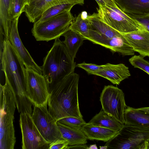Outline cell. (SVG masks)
Wrapping results in <instances>:
<instances>
[{
  "label": "cell",
  "instance_id": "cell-16",
  "mask_svg": "<svg viewBox=\"0 0 149 149\" xmlns=\"http://www.w3.org/2000/svg\"><path fill=\"white\" fill-rule=\"evenodd\" d=\"M103 65V69L93 74L105 78L113 84L119 85L122 81L131 76L129 68L123 64H113L108 63Z\"/></svg>",
  "mask_w": 149,
  "mask_h": 149
},
{
  "label": "cell",
  "instance_id": "cell-26",
  "mask_svg": "<svg viewBox=\"0 0 149 149\" xmlns=\"http://www.w3.org/2000/svg\"><path fill=\"white\" fill-rule=\"evenodd\" d=\"M75 5L72 3H66L53 6L45 11L39 19L34 23L38 24L62 13L70 11Z\"/></svg>",
  "mask_w": 149,
  "mask_h": 149
},
{
  "label": "cell",
  "instance_id": "cell-32",
  "mask_svg": "<svg viewBox=\"0 0 149 149\" xmlns=\"http://www.w3.org/2000/svg\"><path fill=\"white\" fill-rule=\"evenodd\" d=\"M135 19L141 25L145 30L149 32V15Z\"/></svg>",
  "mask_w": 149,
  "mask_h": 149
},
{
  "label": "cell",
  "instance_id": "cell-18",
  "mask_svg": "<svg viewBox=\"0 0 149 149\" xmlns=\"http://www.w3.org/2000/svg\"><path fill=\"white\" fill-rule=\"evenodd\" d=\"M82 130L87 139L107 142L118 133L112 130L86 123L82 127Z\"/></svg>",
  "mask_w": 149,
  "mask_h": 149
},
{
  "label": "cell",
  "instance_id": "cell-8",
  "mask_svg": "<svg viewBox=\"0 0 149 149\" xmlns=\"http://www.w3.org/2000/svg\"><path fill=\"white\" fill-rule=\"evenodd\" d=\"M47 106V103L42 105L34 106L31 116L42 136L50 143L63 138L57 120L49 112Z\"/></svg>",
  "mask_w": 149,
  "mask_h": 149
},
{
  "label": "cell",
  "instance_id": "cell-25",
  "mask_svg": "<svg viewBox=\"0 0 149 149\" xmlns=\"http://www.w3.org/2000/svg\"><path fill=\"white\" fill-rule=\"evenodd\" d=\"M10 0H0V34L8 40L11 21L9 15Z\"/></svg>",
  "mask_w": 149,
  "mask_h": 149
},
{
  "label": "cell",
  "instance_id": "cell-1",
  "mask_svg": "<svg viewBox=\"0 0 149 149\" xmlns=\"http://www.w3.org/2000/svg\"><path fill=\"white\" fill-rule=\"evenodd\" d=\"M0 57L5 82L10 85L15 94L18 112L31 114L33 104L26 93V68L8 40L4 39L1 43Z\"/></svg>",
  "mask_w": 149,
  "mask_h": 149
},
{
  "label": "cell",
  "instance_id": "cell-19",
  "mask_svg": "<svg viewBox=\"0 0 149 149\" xmlns=\"http://www.w3.org/2000/svg\"><path fill=\"white\" fill-rule=\"evenodd\" d=\"M124 124L149 127V113L127 106L124 112Z\"/></svg>",
  "mask_w": 149,
  "mask_h": 149
},
{
  "label": "cell",
  "instance_id": "cell-4",
  "mask_svg": "<svg viewBox=\"0 0 149 149\" xmlns=\"http://www.w3.org/2000/svg\"><path fill=\"white\" fill-rule=\"evenodd\" d=\"M0 149H13L16 137L13 124L17 108L15 96L11 87L5 82L0 84Z\"/></svg>",
  "mask_w": 149,
  "mask_h": 149
},
{
  "label": "cell",
  "instance_id": "cell-9",
  "mask_svg": "<svg viewBox=\"0 0 149 149\" xmlns=\"http://www.w3.org/2000/svg\"><path fill=\"white\" fill-rule=\"evenodd\" d=\"M19 123L22 134V149H49L50 143L40 134L31 114L28 112L20 113Z\"/></svg>",
  "mask_w": 149,
  "mask_h": 149
},
{
  "label": "cell",
  "instance_id": "cell-29",
  "mask_svg": "<svg viewBox=\"0 0 149 149\" xmlns=\"http://www.w3.org/2000/svg\"><path fill=\"white\" fill-rule=\"evenodd\" d=\"M134 68L142 70L149 75V62L139 55H134L129 60Z\"/></svg>",
  "mask_w": 149,
  "mask_h": 149
},
{
  "label": "cell",
  "instance_id": "cell-21",
  "mask_svg": "<svg viewBox=\"0 0 149 149\" xmlns=\"http://www.w3.org/2000/svg\"><path fill=\"white\" fill-rule=\"evenodd\" d=\"M63 139L67 140L69 146L86 144L87 139L81 130L71 128L57 122Z\"/></svg>",
  "mask_w": 149,
  "mask_h": 149
},
{
  "label": "cell",
  "instance_id": "cell-28",
  "mask_svg": "<svg viewBox=\"0 0 149 149\" xmlns=\"http://www.w3.org/2000/svg\"><path fill=\"white\" fill-rule=\"evenodd\" d=\"M57 122L67 126L71 128L77 130H81L86 123L83 119L73 117H68L59 119Z\"/></svg>",
  "mask_w": 149,
  "mask_h": 149
},
{
  "label": "cell",
  "instance_id": "cell-27",
  "mask_svg": "<svg viewBox=\"0 0 149 149\" xmlns=\"http://www.w3.org/2000/svg\"><path fill=\"white\" fill-rule=\"evenodd\" d=\"M26 4V0H10L9 15L11 21L19 17L24 12Z\"/></svg>",
  "mask_w": 149,
  "mask_h": 149
},
{
  "label": "cell",
  "instance_id": "cell-38",
  "mask_svg": "<svg viewBox=\"0 0 149 149\" xmlns=\"http://www.w3.org/2000/svg\"><path fill=\"white\" fill-rule=\"evenodd\" d=\"M107 148H108V147L105 145L104 146H100V149H107Z\"/></svg>",
  "mask_w": 149,
  "mask_h": 149
},
{
  "label": "cell",
  "instance_id": "cell-22",
  "mask_svg": "<svg viewBox=\"0 0 149 149\" xmlns=\"http://www.w3.org/2000/svg\"><path fill=\"white\" fill-rule=\"evenodd\" d=\"M63 36L65 38L63 42L72 59L74 61L79 48L85 39L80 34L71 30H68Z\"/></svg>",
  "mask_w": 149,
  "mask_h": 149
},
{
  "label": "cell",
  "instance_id": "cell-37",
  "mask_svg": "<svg viewBox=\"0 0 149 149\" xmlns=\"http://www.w3.org/2000/svg\"><path fill=\"white\" fill-rule=\"evenodd\" d=\"M97 3L104 4L105 3L102 0H95Z\"/></svg>",
  "mask_w": 149,
  "mask_h": 149
},
{
  "label": "cell",
  "instance_id": "cell-6",
  "mask_svg": "<svg viewBox=\"0 0 149 149\" xmlns=\"http://www.w3.org/2000/svg\"><path fill=\"white\" fill-rule=\"evenodd\" d=\"M97 13L100 19L121 33L145 29L135 19L123 11L118 6L97 4Z\"/></svg>",
  "mask_w": 149,
  "mask_h": 149
},
{
  "label": "cell",
  "instance_id": "cell-14",
  "mask_svg": "<svg viewBox=\"0 0 149 149\" xmlns=\"http://www.w3.org/2000/svg\"><path fill=\"white\" fill-rule=\"evenodd\" d=\"M118 134L128 141L133 149H142L144 143L149 139V127L124 124Z\"/></svg>",
  "mask_w": 149,
  "mask_h": 149
},
{
  "label": "cell",
  "instance_id": "cell-3",
  "mask_svg": "<svg viewBox=\"0 0 149 149\" xmlns=\"http://www.w3.org/2000/svg\"><path fill=\"white\" fill-rule=\"evenodd\" d=\"M76 63L63 41L59 38L55 39L52 47L44 59L41 67L49 92L57 82L74 72Z\"/></svg>",
  "mask_w": 149,
  "mask_h": 149
},
{
  "label": "cell",
  "instance_id": "cell-31",
  "mask_svg": "<svg viewBox=\"0 0 149 149\" xmlns=\"http://www.w3.org/2000/svg\"><path fill=\"white\" fill-rule=\"evenodd\" d=\"M68 146V141L62 139L56 140L51 143L49 149H67Z\"/></svg>",
  "mask_w": 149,
  "mask_h": 149
},
{
  "label": "cell",
  "instance_id": "cell-5",
  "mask_svg": "<svg viewBox=\"0 0 149 149\" xmlns=\"http://www.w3.org/2000/svg\"><path fill=\"white\" fill-rule=\"evenodd\" d=\"M74 18L70 11L54 16L42 22L34 23L31 32L37 41H46L59 38L66 31Z\"/></svg>",
  "mask_w": 149,
  "mask_h": 149
},
{
  "label": "cell",
  "instance_id": "cell-17",
  "mask_svg": "<svg viewBox=\"0 0 149 149\" xmlns=\"http://www.w3.org/2000/svg\"><path fill=\"white\" fill-rule=\"evenodd\" d=\"M133 48L143 57H149V32L145 29L121 33Z\"/></svg>",
  "mask_w": 149,
  "mask_h": 149
},
{
  "label": "cell",
  "instance_id": "cell-2",
  "mask_svg": "<svg viewBox=\"0 0 149 149\" xmlns=\"http://www.w3.org/2000/svg\"><path fill=\"white\" fill-rule=\"evenodd\" d=\"M79 78V74L71 73L56 84L49 91L48 110L57 121L68 117L83 119L78 101Z\"/></svg>",
  "mask_w": 149,
  "mask_h": 149
},
{
  "label": "cell",
  "instance_id": "cell-10",
  "mask_svg": "<svg viewBox=\"0 0 149 149\" xmlns=\"http://www.w3.org/2000/svg\"><path fill=\"white\" fill-rule=\"evenodd\" d=\"M26 70L27 96L33 106L47 103L49 93L45 77L32 68H26Z\"/></svg>",
  "mask_w": 149,
  "mask_h": 149
},
{
  "label": "cell",
  "instance_id": "cell-36",
  "mask_svg": "<svg viewBox=\"0 0 149 149\" xmlns=\"http://www.w3.org/2000/svg\"><path fill=\"white\" fill-rule=\"evenodd\" d=\"M97 149L98 148L96 144H93L90 145L87 148V149Z\"/></svg>",
  "mask_w": 149,
  "mask_h": 149
},
{
  "label": "cell",
  "instance_id": "cell-24",
  "mask_svg": "<svg viewBox=\"0 0 149 149\" xmlns=\"http://www.w3.org/2000/svg\"><path fill=\"white\" fill-rule=\"evenodd\" d=\"M87 14L85 11L79 13L70 25L69 30H71L81 35L87 40L90 37V31L91 26L87 17Z\"/></svg>",
  "mask_w": 149,
  "mask_h": 149
},
{
  "label": "cell",
  "instance_id": "cell-39",
  "mask_svg": "<svg viewBox=\"0 0 149 149\" xmlns=\"http://www.w3.org/2000/svg\"><path fill=\"white\" fill-rule=\"evenodd\" d=\"M31 0H26V3Z\"/></svg>",
  "mask_w": 149,
  "mask_h": 149
},
{
  "label": "cell",
  "instance_id": "cell-13",
  "mask_svg": "<svg viewBox=\"0 0 149 149\" xmlns=\"http://www.w3.org/2000/svg\"><path fill=\"white\" fill-rule=\"evenodd\" d=\"M84 1V0H31L26 3L24 12L29 21L34 23L45 11L53 6L66 3L82 5Z\"/></svg>",
  "mask_w": 149,
  "mask_h": 149
},
{
  "label": "cell",
  "instance_id": "cell-20",
  "mask_svg": "<svg viewBox=\"0 0 149 149\" xmlns=\"http://www.w3.org/2000/svg\"><path fill=\"white\" fill-rule=\"evenodd\" d=\"M92 125L104 127L118 132L123 127L121 124L102 109L88 123Z\"/></svg>",
  "mask_w": 149,
  "mask_h": 149
},
{
  "label": "cell",
  "instance_id": "cell-35",
  "mask_svg": "<svg viewBox=\"0 0 149 149\" xmlns=\"http://www.w3.org/2000/svg\"><path fill=\"white\" fill-rule=\"evenodd\" d=\"M138 109L146 113H149V107H142Z\"/></svg>",
  "mask_w": 149,
  "mask_h": 149
},
{
  "label": "cell",
  "instance_id": "cell-34",
  "mask_svg": "<svg viewBox=\"0 0 149 149\" xmlns=\"http://www.w3.org/2000/svg\"><path fill=\"white\" fill-rule=\"evenodd\" d=\"M106 4L112 6H116L117 5L112 0H102Z\"/></svg>",
  "mask_w": 149,
  "mask_h": 149
},
{
  "label": "cell",
  "instance_id": "cell-12",
  "mask_svg": "<svg viewBox=\"0 0 149 149\" xmlns=\"http://www.w3.org/2000/svg\"><path fill=\"white\" fill-rule=\"evenodd\" d=\"M19 17H17L11 20L8 40L25 68H32L42 74L41 67L36 63L20 39L17 27Z\"/></svg>",
  "mask_w": 149,
  "mask_h": 149
},
{
  "label": "cell",
  "instance_id": "cell-40",
  "mask_svg": "<svg viewBox=\"0 0 149 149\" xmlns=\"http://www.w3.org/2000/svg\"><path fill=\"white\" fill-rule=\"evenodd\" d=\"M113 0V1H114V0Z\"/></svg>",
  "mask_w": 149,
  "mask_h": 149
},
{
  "label": "cell",
  "instance_id": "cell-15",
  "mask_svg": "<svg viewBox=\"0 0 149 149\" xmlns=\"http://www.w3.org/2000/svg\"><path fill=\"white\" fill-rule=\"evenodd\" d=\"M123 12L134 19L149 15V0H114Z\"/></svg>",
  "mask_w": 149,
  "mask_h": 149
},
{
  "label": "cell",
  "instance_id": "cell-7",
  "mask_svg": "<svg viewBox=\"0 0 149 149\" xmlns=\"http://www.w3.org/2000/svg\"><path fill=\"white\" fill-rule=\"evenodd\" d=\"M122 90L112 85L105 86L100 101L102 110L122 125L125 123L124 112L127 107Z\"/></svg>",
  "mask_w": 149,
  "mask_h": 149
},
{
  "label": "cell",
  "instance_id": "cell-33",
  "mask_svg": "<svg viewBox=\"0 0 149 149\" xmlns=\"http://www.w3.org/2000/svg\"><path fill=\"white\" fill-rule=\"evenodd\" d=\"M88 146L85 144H78L72 146H68L67 149H87Z\"/></svg>",
  "mask_w": 149,
  "mask_h": 149
},
{
  "label": "cell",
  "instance_id": "cell-23",
  "mask_svg": "<svg viewBox=\"0 0 149 149\" xmlns=\"http://www.w3.org/2000/svg\"><path fill=\"white\" fill-rule=\"evenodd\" d=\"M87 17L92 28L97 31L104 37L111 38L121 33L102 21L97 13L88 15Z\"/></svg>",
  "mask_w": 149,
  "mask_h": 149
},
{
  "label": "cell",
  "instance_id": "cell-11",
  "mask_svg": "<svg viewBox=\"0 0 149 149\" xmlns=\"http://www.w3.org/2000/svg\"><path fill=\"white\" fill-rule=\"evenodd\" d=\"M87 40L109 49L113 53L117 52L123 56L134 54L133 48L121 33L111 38H105L91 27Z\"/></svg>",
  "mask_w": 149,
  "mask_h": 149
},
{
  "label": "cell",
  "instance_id": "cell-30",
  "mask_svg": "<svg viewBox=\"0 0 149 149\" xmlns=\"http://www.w3.org/2000/svg\"><path fill=\"white\" fill-rule=\"evenodd\" d=\"M76 66L84 70L90 74H93L95 72L104 68L103 65H99L92 63H87L84 61L82 63L77 64Z\"/></svg>",
  "mask_w": 149,
  "mask_h": 149
}]
</instances>
